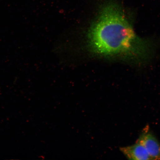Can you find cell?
Listing matches in <instances>:
<instances>
[{
    "instance_id": "obj_3",
    "label": "cell",
    "mask_w": 160,
    "mask_h": 160,
    "mask_svg": "<svg viewBox=\"0 0 160 160\" xmlns=\"http://www.w3.org/2000/svg\"><path fill=\"white\" fill-rule=\"evenodd\" d=\"M120 151L129 160H152L145 147L136 142L134 144L120 148Z\"/></svg>"
},
{
    "instance_id": "obj_1",
    "label": "cell",
    "mask_w": 160,
    "mask_h": 160,
    "mask_svg": "<svg viewBox=\"0 0 160 160\" xmlns=\"http://www.w3.org/2000/svg\"><path fill=\"white\" fill-rule=\"evenodd\" d=\"M88 39L90 48L95 53L137 64L148 62L155 50L154 42L137 34L124 9L114 1L101 6Z\"/></svg>"
},
{
    "instance_id": "obj_2",
    "label": "cell",
    "mask_w": 160,
    "mask_h": 160,
    "mask_svg": "<svg viewBox=\"0 0 160 160\" xmlns=\"http://www.w3.org/2000/svg\"><path fill=\"white\" fill-rule=\"evenodd\" d=\"M147 150L152 160H160V143L150 131L148 125L143 130L137 141Z\"/></svg>"
}]
</instances>
